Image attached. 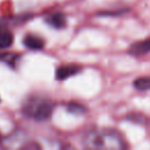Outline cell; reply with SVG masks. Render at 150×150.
I'll return each instance as SVG.
<instances>
[{"label": "cell", "instance_id": "obj_1", "mask_svg": "<svg viewBox=\"0 0 150 150\" xmlns=\"http://www.w3.org/2000/svg\"><path fill=\"white\" fill-rule=\"evenodd\" d=\"M84 143L88 148H107L121 149L124 148L123 139L120 134L114 130H96L88 134Z\"/></svg>", "mask_w": 150, "mask_h": 150}, {"label": "cell", "instance_id": "obj_8", "mask_svg": "<svg viewBox=\"0 0 150 150\" xmlns=\"http://www.w3.org/2000/svg\"><path fill=\"white\" fill-rule=\"evenodd\" d=\"M134 87L138 90H150V76L139 77L134 81Z\"/></svg>", "mask_w": 150, "mask_h": 150}, {"label": "cell", "instance_id": "obj_4", "mask_svg": "<svg viewBox=\"0 0 150 150\" xmlns=\"http://www.w3.org/2000/svg\"><path fill=\"white\" fill-rule=\"evenodd\" d=\"M46 22L48 25H50L52 27L56 28V29H61V28H64L66 27V23H67V20H66V16L63 13H53L50 15H48L46 18Z\"/></svg>", "mask_w": 150, "mask_h": 150}, {"label": "cell", "instance_id": "obj_9", "mask_svg": "<svg viewBox=\"0 0 150 150\" xmlns=\"http://www.w3.org/2000/svg\"><path fill=\"white\" fill-rule=\"evenodd\" d=\"M0 139H1V138H0Z\"/></svg>", "mask_w": 150, "mask_h": 150}, {"label": "cell", "instance_id": "obj_2", "mask_svg": "<svg viewBox=\"0 0 150 150\" xmlns=\"http://www.w3.org/2000/svg\"><path fill=\"white\" fill-rule=\"evenodd\" d=\"M22 110L27 116L38 121H43L50 116L53 111V102L47 97L32 96L25 101Z\"/></svg>", "mask_w": 150, "mask_h": 150}, {"label": "cell", "instance_id": "obj_7", "mask_svg": "<svg viewBox=\"0 0 150 150\" xmlns=\"http://www.w3.org/2000/svg\"><path fill=\"white\" fill-rule=\"evenodd\" d=\"M13 43V34L8 29H0V48L9 47Z\"/></svg>", "mask_w": 150, "mask_h": 150}, {"label": "cell", "instance_id": "obj_5", "mask_svg": "<svg viewBox=\"0 0 150 150\" xmlns=\"http://www.w3.org/2000/svg\"><path fill=\"white\" fill-rule=\"evenodd\" d=\"M129 52L134 55H144V54L149 53L150 52V39L138 41V42L131 45Z\"/></svg>", "mask_w": 150, "mask_h": 150}, {"label": "cell", "instance_id": "obj_6", "mask_svg": "<svg viewBox=\"0 0 150 150\" xmlns=\"http://www.w3.org/2000/svg\"><path fill=\"white\" fill-rule=\"evenodd\" d=\"M23 43L27 48L33 49V50H40L45 46V41L35 35H27L23 40Z\"/></svg>", "mask_w": 150, "mask_h": 150}, {"label": "cell", "instance_id": "obj_3", "mask_svg": "<svg viewBox=\"0 0 150 150\" xmlns=\"http://www.w3.org/2000/svg\"><path fill=\"white\" fill-rule=\"evenodd\" d=\"M80 67L76 64H66V66H61L57 68L56 70V79L57 80H64L68 79L73 75H75L76 73L80 71Z\"/></svg>", "mask_w": 150, "mask_h": 150}]
</instances>
